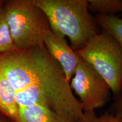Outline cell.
<instances>
[{
	"label": "cell",
	"mask_w": 122,
	"mask_h": 122,
	"mask_svg": "<svg viewBox=\"0 0 122 122\" xmlns=\"http://www.w3.org/2000/svg\"><path fill=\"white\" fill-rule=\"evenodd\" d=\"M0 72L16 92L30 86L43 92L49 107L55 112L75 122L83 115L80 102L44 44L0 56Z\"/></svg>",
	"instance_id": "cell-1"
},
{
	"label": "cell",
	"mask_w": 122,
	"mask_h": 122,
	"mask_svg": "<svg viewBox=\"0 0 122 122\" xmlns=\"http://www.w3.org/2000/svg\"><path fill=\"white\" fill-rule=\"evenodd\" d=\"M48 18L50 30L67 37L75 51L98 33L88 0H33Z\"/></svg>",
	"instance_id": "cell-2"
},
{
	"label": "cell",
	"mask_w": 122,
	"mask_h": 122,
	"mask_svg": "<svg viewBox=\"0 0 122 122\" xmlns=\"http://www.w3.org/2000/svg\"><path fill=\"white\" fill-rule=\"evenodd\" d=\"M14 44L19 50L44 45L48 18L33 0H9L2 6Z\"/></svg>",
	"instance_id": "cell-3"
},
{
	"label": "cell",
	"mask_w": 122,
	"mask_h": 122,
	"mask_svg": "<svg viewBox=\"0 0 122 122\" xmlns=\"http://www.w3.org/2000/svg\"><path fill=\"white\" fill-rule=\"evenodd\" d=\"M75 51L102 77L118 98L122 83V49L117 40L102 30Z\"/></svg>",
	"instance_id": "cell-4"
},
{
	"label": "cell",
	"mask_w": 122,
	"mask_h": 122,
	"mask_svg": "<svg viewBox=\"0 0 122 122\" xmlns=\"http://www.w3.org/2000/svg\"><path fill=\"white\" fill-rule=\"evenodd\" d=\"M70 84L79 97L84 112L95 111L103 107L110 100L111 91L109 85L91 66L81 59Z\"/></svg>",
	"instance_id": "cell-5"
},
{
	"label": "cell",
	"mask_w": 122,
	"mask_h": 122,
	"mask_svg": "<svg viewBox=\"0 0 122 122\" xmlns=\"http://www.w3.org/2000/svg\"><path fill=\"white\" fill-rule=\"evenodd\" d=\"M47 51L62 68L66 78L70 81L80 61L76 51L68 44L66 37L49 30L44 40Z\"/></svg>",
	"instance_id": "cell-6"
},
{
	"label": "cell",
	"mask_w": 122,
	"mask_h": 122,
	"mask_svg": "<svg viewBox=\"0 0 122 122\" xmlns=\"http://www.w3.org/2000/svg\"><path fill=\"white\" fill-rule=\"evenodd\" d=\"M18 122H75L46 107L35 105L19 108Z\"/></svg>",
	"instance_id": "cell-7"
},
{
	"label": "cell",
	"mask_w": 122,
	"mask_h": 122,
	"mask_svg": "<svg viewBox=\"0 0 122 122\" xmlns=\"http://www.w3.org/2000/svg\"><path fill=\"white\" fill-rule=\"evenodd\" d=\"M16 91L6 77L0 72V113L11 122H18L19 107L16 101Z\"/></svg>",
	"instance_id": "cell-8"
},
{
	"label": "cell",
	"mask_w": 122,
	"mask_h": 122,
	"mask_svg": "<svg viewBox=\"0 0 122 122\" xmlns=\"http://www.w3.org/2000/svg\"><path fill=\"white\" fill-rule=\"evenodd\" d=\"M96 22L118 42L122 49V18L115 15H96Z\"/></svg>",
	"instance_id": "cell-9"
},
{
	"label": "cell",
	"mask_w": 122,
	"mask_h": 122,
	"mask_svg": "<svg viewBox=\"0 0 122 122\" xmlns=\"http://www.w3.org/2000/svg\"><path fill=\"white\" fill-rule=\"evenodd\" d=\"M90 12L101 15L122 13V0H88Z\"/></svg>",
	"instance_id": "cell-10"
},
{
	"label": "cell",
	"mask_w": 122,
	"mask_h": 122,
	"mask_svg": "<svg viewBox=\"0 0 122 122\" xmlns=\"http://www.w3.org/2000/svg\"><path fill=\"white\" fill-rule=\"evenodd\" d=\"M16 50L18 49L12 39L6 16L2 6L0 8V56Z\"/></svg>",
	"instance_id": "cell-11"
},
{
	"label": "cell",
	"mask_w": 122,
	"mask_h": 122,
	"mask_svg": "<svg viewBox=\"0 0 122 122\" xmlns=\"http://www.w3.org/2000/svg\"><path fill=\"white\" fill-rule=\"evenodd\" d=\"M77 122H100L99 117L96 115L95 111L84 112L83 115Z\"/></svg>",
	"instance_id": "cell-12"
},
{
	"label": "cell",
	"mask_w": 122,
	"mask_h": 122,
	"mask_svg": "<svg viewBox=\"0 0 122 122\" xmlns=\"http://www.w3.org/2000/svg\"><path fill=\"white\" fill-rule=\"evenodd\" d=\"M100 122H122V119L118 116L112 115L109 112L102 114L99 117Z\"/></svg>",
	"instance_id": "cell-13"
},
{
	"label": "cell",
	"mask_w": 122,
	"mask_h": 122,
	"mask_svg": "<svg viewBox=\"0 0 122 122\" xmlns=\"http://www.w3.org/2000/svg\"><path fill=\"white\" fill-rule=\"evenodd\" d=\"M116 100H117V107H116L117 111H116L115 115L118 116L122 119V83L120 86L118 97Z\"/></svg>",
	"instance_id": "cell-14"
},
{
	"label": "cell",
	"mask_w": 122,
	"mask_h": 122,
	"mask_svg": "<svg viewBox=\"0 0 122 122\" xmlns=\"http://www.w3.org/2000/svg\"><path fill=\"white\" fill-rule=\"evenodd\" d=\"M0 122H11L10 120L5 116L0 113Z\"/></svg>",
	"instance_id": "cell-15"
},
{
	"label": "cell",
	"mask_w": 122,
	"mask_h": 122,
	"mask_svg": "<svg viewBox=\"0 0 122 122\" xmlns=\"http://www.w3.org/2000/svg\"><path fill=\"white\" fill-rule=\"evenodd\" d=\"M5 2L4 1H2V0H0V8L2 6V5H4Z\"/></svg>",
	"instance_id": "cell-16"
},
{
	"label": "cell",
	"mask_w": 122,
	"mask_h": 122,
	"mask_svg": "<svg viewBox=\"0 0 122 122\" xmlns=\"http://www.w3.org/2000/svg\"><path fill=\"white\" fill-rule=\"evenodd\" d=\"M120 15H121V16H122V13L121 14H120Z\"/></svg>",
	"instance_id": "cell-17"
}]
</instances>
